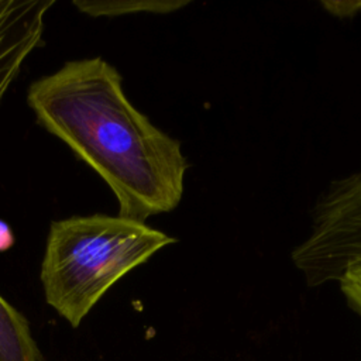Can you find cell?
I'll list each match as a JSON object with an SVG mask.
<instances>
[{"mask_svg": "<svg viewBox=\"0 0 361 361\" xmlns=\"http://www.w3.org/2000/svg\"><path fill=\"white\" fill-rule=\"evenodd\" d=\"M27 103L38 124L107 183L118 216L145 223L179 204L189 166L180 142L133 106L107 61L65 62L30 85Z\"/></svg>", "mask_w": 361, "mask_h": 361, "instance_id": "cell-1", "label": "cell"}, {"mask_svg": "<svg viewBox=\"0 0 361 361\" xmlns=\"http://www.w3.org/2000/svg\"><path fill=\"white\" fill-rule=\"evenodd\" d=\"M175 241L147 223L118 214L52 221L39 272L45 300L78 327L114 283Z\"/></svg>", "mask_w": 361, "mask_h": 361, "instance_id": "cell-2", "label": "cell"}, {"mask_svg": "<svg viewBox=\"0 0 361 361\" xmlns=\"http://www.w3.org/2000/svg\"><path fill=\"white\" fill-rule=\"evenodd\" d=\"M292 261L310 288L337 282L361 261V166L333 180L319 197L310 233L293 248Z\"/></svg>", "mask_w": 361, "mask_h": 361, "instance_id": "cell-3", "label": "cell"}, {"mask_svg": "<svg viewBox=\"0 0 361 361\" xmlns=\"http://www.w3.org/2000/svg\"><path fill=\"white\" fill-rule=\"evenodd\" d=\"M54 0H0V103L27 56L42 44Z\"/></svg>", "mask_w": 361, "mask_h": 361, "instance_id": "cell-4", "label": "cell"}, {"mask_svg": "<svg viewBox=\"0 0 361 361\" xmlns=\"http://www.w3.org/2000/svg\"><path fill=\"white\" fill-rule=\"evenodd\" d=\"M0 361H44L30 323L0 295Z\"/></svg>", "mask_w": 361, "mask_h": 361, "instance_id": "cell-5", "label": "cell"}, {"mask_svg": "<svg viewBox=\"0 0 361 361\" xmlns=\"http://www.w3.org/2000/svg\"><path fill=\"white\" fill-rule=\"evenodd\" d=\"M72 4L90 17H116L133 13H171L186 6V1L157 0H73Z\"/></svg>", "mask_w": 361, "mask_h": 361, "instance_id": "cell-6", "label": "cell"}, {"mask_svg": "<svg viewBox=\"0 0 361 361\" xmlns=\"http://www.w3.org/2000/svg\"><path fill=\"white\" fill-rule=\"evenodd\" d=\"M337 282L350 309L361 316V261L351 264Z\"/></svg>", "mask_w": 361, "mask_h": 361, "instance_id": "cell-7", "label": "cell"}, {"mask_svg": "<svg viewBox=\"0 0 361 361\" xmlns=\"http://www.w3.org/2000/svg\"><path fill=\"white\" fill-rule=\"evenodd\" d=\"M323 6L334 16L338 17H348L357 13V10L361 7V1H330V3H323Z\"/></svg>", "mask_w": 361, "mask_h": 361, "instance_id": "cell-8", "label": "cell"}, {"mask_svg": "<svg viewBox=\"0 0 361 361\" xmlns=\"http://www.w3.org/2000/svg\"><path fill=\"white\" fill-rule=\"evenodd\" d=\"M14 244V235L10 226L0 220V251H6L11 248Z\"/></svg>", "mask_w": 361, "mask_h": 361, "instance_id": "cell-9", "label": "cell"}]
</instances>
